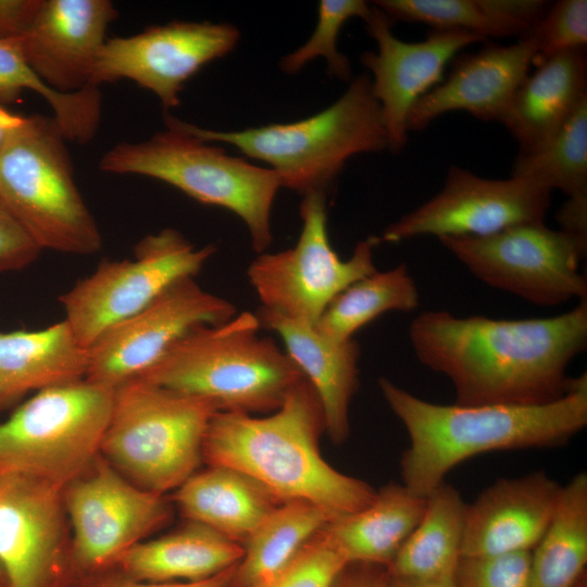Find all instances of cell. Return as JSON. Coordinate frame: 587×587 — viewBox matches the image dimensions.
<instances>
[{
    "label": "cell",
    "mask_w": 587,
    "mask_h": 587,
    "mask_svg": "<svg viewBox=\"0 0 587 587\" xmlns=\"http://www.w3.org/2000/svg\"><path fill=\"white\" fill-rule=\"evenodd\" d=\"M426 498L403 484L389 483L376 490L363 509L330 521L324 528L348 564L387 567L422 519Z\"/></svg>",
    "instance_id": "obj_27"
},
{
    "label": "cell",
    "mask_w": 587,
    "mask_h": 587,
    "mask_svg": "<svg viewBox=\"0 0 587 587\" xmlns=\"http://www.w3.org/2000/svg\"><path fill=\"white\" fill-rule=\"evenodd\" d=\"M551 192L525 178H485L453 165L441 190L389 224L379 240L395 243L425 235L479 237L517 224L544 222Z\"/></svg>",
    "instance_id": "obj_16"
},
{
    "label": "cell",
    "mask_w": 587,
    "mask_h": 587,
    "mask_svg": "<svg viewBox=\"0 0 587 587\" xmlns=\"http://www.w3.org/2000/svg\"><path fill=\"white\" fill-rule=\"evenodd\" d=\"M587 563V474L565 486L552 519L530 552V587H574Z\"/></svg>",
    "instance_id": "obj_30"
},
{
    "label": "cell",
    "mask_w": 587,
    "mask_h": 587,
    "mask_svg": "<svg viewBox=\"0 0 587 587\" xmlns=\"http://www.w3.org/2000/svg\"><path fill=\"white\" fill-rule=\"evenodd\" d=\"M0 587H8L5 575L0 566Z\"/></svg>",
    "instance_id": "obj_45"
},
{
    "label": "cell",
    "mask_w": 587,
    "mask_h": 587,
    "mask_svg": "<svg viewBox=\"0 0 587 587\" xmlns=\"http://www.w3.org/2000/svg\"><path fill=\"white\" fill-rule=\"evenodd\" d=\"M235 567L208 579L175 583L143 582L111 567L79 579L73 587H230Z\"/></svg>",
    "instance_id": "obj_40"
},
{
    "label": "cell",
    "mask_w": 587,
    "mask_h": 587,
    "mask_svg": "<svg viewBox=\"0 0 587 587\" xmlns=\"http://www.w3.org/2000/svg\"><path fill=\"white\" fill-rule=\"evenodd\" d=\"M217 408L210 401L141 378L114 391L100 454L135 485L176 490L199 466Z\"/></svg>",
    "instance_id": "obj_8"
},
{
    "label": "cell",
    "mask_w": 587,
    "mask_h": 587,
    "mask_svg": "<svg viewBox=\"0 0 587 587\" xmlns=\"http://www.w3.org/2000/svg\"><path fill=\"white\" fill-rule=\"evenodd\" d=\"M255 314L261 327L279 335L285 351L313 388L322 409L324 429L332 441L345 442L350 434V402L359 384V344L354 338L332 339L313 324L262 308Z\"/></svg>",
    "instance_id": "obj_22"
},
{
    "label": "cell",
    "mask_w": 587,
    "mask_h": 587,
    "mask_svg": "<svg viewBox=\"0 0 587 587\" xmlns=\"http://www.w3.org/2000/svg\"><path fill=\"white\" fill-rule=\"evenodd\" d=\"M438 240L477 279L530 303L553 307L587 298V279L579 271L587 238L534 222L487 236Z\"/></svg>",
    "instance_id": "obj_11"
},
{
    "label": "cell",
    "mask_w": 587,
    "mask_h": 587,
    "mask_svg": "<svg viewBox=\"0 0 587 587\" xmlns=\"http://www.w3.org/2000/svg\"><path fill=\"white\" fill-rule=\"evenodd\" d=\"M22 115H17L8 111L0 104V150L14 127L22 121Z\"/></svg>",
    "instance_id": "obj_43"
},
{
    "label": "cell",
    "mask_w": 587,
    "mask_h": 587,
    "mask_svg": "<svg viewBox=\"0 0 587 587\" xmlns=\"http://www.w3.org/2000/svg\"><path fill=\"white\" fill-rule=\"evenodd\" d=\"M378 386L410 446L400 461L403 485L428 497L465 460L491 451L551 448L587 425V375L562 398L542 404L461 405L423 400L388 378Z\"/></svg>",
    "instance_id": "obj_2"
},
{
    "label": "cell",
    "mask_w": 587,
    "mask_h": 587,
    "mask_svg": "<svg viewBox=\"0 0 587 587\" xmlns=\"http://www.w3.org/2000/svg\"><path fill=\"white\" fill-rule=\"evenodd\" d=\"M373 4L391 22L421 23L436 30H465L485 40L504 37L484 0H377Z\"/></svg>",
    "instance_id": "obj_35"
},
{
    "label": "cell",
    "mask_w": 587,
    "mask_h": 587,
    "mask_svg": "<svg viewBox=\"0 0 587 587\" xmlns=\"http://www.w3.org/2000/svg\"><path fill=\"white\" fill-rule=\"evenodd\" d=\"M389 577V576H388ZM389 587H455L453 579L434 583H413L389 578Z\"/></svg>",
    "instance_id": "obj_44"
},
{
    "label": "cell",
    "mask_w": 587,
    "mask_h": 587,
    "mask_svg": "<svg viewBox=\"0 0 587 587\" xmlns=\"http://www.w3.org/2000/svg\"><path fill=\"white\" fill-rule=\"evenodd\" d=\"M237 314L228 300L184 278L141 311L117 323L89 348L85 378L116 389L140 377L187 333Z\"/></svg>",
    "instance_id": "obj_14"
},
{
    "label": "cell",
    "mask_w": 587,
    "mask_h": 587,
    "mask_svg": "<svg viewBox=\"0 0 587 587\" xmlns=\"http://www.w3.org/2000/svg\"><path fill=\"white\" fill-rule=\"evenodd\" d=\"M117 15L109 0H40L21 36L27 64L58 92L73 93L91 86L107 29Z\"/></svg>",
    "instance_id": "obj_19"
},
{
    "label": "cell",
    "mask_w": 587,
    "mask_h": 587,
    "mask_svg": "<svg viewBox=\"0 0 587 587\" xmlns=\"http://www.w3.org/2000/svg\"><path fill=\"white\" fill-rule=\"evenodd\" d=\"M586 99V48L565 51L527 75L501 124L516 140L517 154H527L550 140Z\"/></svg>",
    "instance_id": "obj_23"
},
{
    "label": "cell",
    "mask_w": 587,
    "mask_h": 587,
    "mask_svg": "<svg viewBox=\"0 0 587 587\" xmlns=\"http://www.w3.org/2000/svg\"><path fill=\"white\" fill-rule=\"evenodd\" d=\"M334 587H389V577L383 566L352 563L344 570Z\"/></svg>",
    "instance_id": "obj_42"
},
{
    "label": "cell",
    "mask_w": 587,
    "mask_h": 587,
    "mask_svg": "<svg viewBox=\"0 0 587 587\" xmlns=\"http://www.w3.org/2000/svg\"><path fill=\"white\" fill-rule=\"evenodd\" d=\"M65 140L52 116H23L0 150V202L41 250L92 254L102 236L75 184Z\"/></svg>",
    "instance_id": "obj_7"
},
{
    "label": "cell",
    "mask_w": 587,
    "mask_h": 587,
    "mask_svg": "<svg viewBox=\"0 0 587 587\" xmlns=\"http://www.w3.org/2000/svg\"><path fill=\"white\" fill-rule=\"evenodd\" d=\"M63 502L75 584L113 567L172 515L164 495L135 485L101 454L64 488Z\"/></svg>",
    "instance_id": "obj_13"
},
{
    "label": "cell",
    "mask_w": 587,
    "mask_h": 587,
    "mask_svg": "<svg viewBox=\"0 0 587 587\" xmlns=\"http://www.w3.org/2000/svg\"><path fill=\"white\" fill-rule=\"evenodd\" d=\"M409 338L419 361L452 383L457 404L548 403L577 382L567 369L587 347V299L560 315L520 320L429 310L411 322Z\"/></svg>",
    "instance_id": "obj_1"
},
{
    "label": "cell",
    "mask_w": 587,
    "mask_h": 587,
    "mask_svg": "<svg viewBox=\"0 0 587 587\" xmlns=\"http://www.w3.org/2000/svg\"><path fill=\"white\" fill-rule=\"evenodd\" d=\"M260 328L248 311L196 327L138 378L205 399L218 411L271 413L304 376Z\"/></svg>",
    "instance_id": "obj_4"
},
{
    "label": "cell",
    "mask_w": 587,
    "mask_h": 587,
    "mask_svg": "<svg viewBox=\"0 0 587 587\" xmlns=\"http://www.w3.org/2000/svg\"><path fill=\"white\" fill-rule=\"evenodd\" d=\"M324 528L280 571L250 587H334L349 564Z\"/></svg>",
    "instance_id": "obj_36"
},
{
    "label": "cell",
    "mask_w": 587,
    "mask_h": 587,
    "mask_svg": "<svg viewBox=\"0 0 587 587\" xmlns=\"http://www.w3.org/2000/svg\"><path fill=\"white\" fill-rule=\"evenodd\" d=\"M535 54L534 41L524 36L511 45L490 43L454 58L449 75L411 110L408 132L424 129L440 115L454 111L501 123L529 74Z\"/></svg>",
    "instance_id": "obj_20"
},
{
    "label": "cell",
    "mask_w": 587,
    "mask_h": 587,
    "mask_svg": "<svg viewBox=\"0 0 587 587\" xmlns=\"http://www.w3.org/2000/svg\"><path fill=\"white\" fill-rule=\"evenodd\" d=\"M324 419L304 378L267 415L217 411L208 426L202 458L249 476L278 501H304L334 519L366 507L376 490L322 457Z\"/></svg>",
    "instance_id": "obj_3"
},
{
    "label": "cell",
    "mask_w": 587,
    "mask_h": 587,
    "mask_svg": "<svg viewBox=\"0 0 587 587\" xmlns=\"http://www.w3.org/2000/svg\"><path fill=\"white\" fill-rule=\"evenodd\" d=\"M164 122L165 130L108 150L100 171L158 179L201 203L226 209L245 223L252 249L266 250L273 240L272 207L282 187L277 174L187 133L167 112Z\"/></svg>",
    "instance_id": "obj_6"
},
{
    "label": "cell",
    "mask_w": 587,
    "mask_h": 587,
    "mask_svg": "<svg viewBox=\"0 0 587 587\" xmlns=\"http://www.w3.org/2000/svg\"><path fill=\"white\" fill-rule=\"evenodd\" d=\"M25 90L40 95L52 110L64 138L88 143L97 134L102 115L100 89L88 86L73 93L48 87L27 64L21 36L0 40V104L17 101Z\"/></svg>",
    "instance_id": "obj_31"
},
{
    "label": "cell",
    "mask_w": 587,
    "mask_h": 587,
    "mask_svg": "<svg viewBox=\"0 0 587 587\" xmlns=\"http://www.w3.org/2000/svg\"><path fill=\"white\" fill-rule=\"evenodd\" d=\"M300 216L296 246L261 253L249 265L247 276L262 309L314 325L333 299L377 271L373 252L380 240L369 236L342 260L328 238L326 193L322 191L303 196Z\"/></svg>",
    "instance_id": "obj_10"
},
{
    "label": "cell",
    "mask_w": 587,
    "mask_h": 587,
    "mask_svg": "<svg viewBox=\"0 0 587 587\" xmlns=\"http://www.w3.org/2000/svg\"><path fill=\"white\" fill-rule=\"evenodd\" d=\"M511 176L587 203V99L541 148L516 155Z\"/></svg>",
    "instance_id": "obj_33"
},
{
    "label": "cell",
    "mask_w": 587,
    "mask_h": 587,
    "mask_svg": "<svg viewBox=\"0 0 587 587\" xmlns=\"http://www.w3.org/2000/svg\"><path fill=\"white\" fill-rule=\"evenodd\" d=\"M333 520L327 511L313 503L280 502L246 540L230 587H250L270 578Z\"/></svg>",
    "instance_id": "obj_29"
},
{
    "label": "cell",
    "mask_w": 587,
    "mask_h": 587,
    "mask_svg": "<svg viewBox=\"0 0 587 587\" xmlns=\"http://www.w3.org/2000/svg\"><path fill=\"white\" fill-rule=\"evenodd\" d=\"M174 501L187 521L205 525L241 545L280 503L243 473L209 465L176 490Z\"/></svg>",
    "instance_id": "obj_26"
},
{
    "label": "cell",
    "mask_w": 587,
    "mask_h": 587,
    "mask_svg": "<svg viewBox=\"0 0 587 587\" xmlns=\"http://www.w3.org/2000/svg\"><path fill=\"white\" fill-rule=\"evenodd\" d=\"M561 488L542 471L490 485L466 504L461 558L532 552L552 519Z\"/></svg>",
    "instance_id": "obj_21"
},
{
    "label": "cell",
    "mask_w": 587,
    "mask_h": 587,
    "mask_svg": "<svg viewBox=\"0 0 587 587\" xmlns=\"http://www.w3.org/2000/svg\"><path fill=\"white\" fill-rule=\"evenodd\" d=\"M535 43L533 65L587 45V1L561 0L549 5L541 20L526 35Z\"/></svg>",
    "instance_id": "obj_37"
},
{
    "label": "cell",
    "mask_w": 587,
    "mask_h": 587,
    "mask_svg": "<svg viewBox=\"0 0 587 587\" xmlns=\"http://www.w3.org/2000/svg\"><path fill=\"white\" fill-rule=\"evenodd\" d=\"M174 121L202 140L228 143L268 164L282 187L303 196L325 192L351 157L388 149L379 104L366 73L353 78L332 105L292 123L215 130L175 116Z\"/></svg>",
    "instance_id": "obj_5"
},
{
    "label": "cell",
    "mask_w": 587,
    "mask_h": 587,
    "mask_svg": "<svg viewBox=\"0 0 587 587\" xmlns=\"http://www.w3.org/2000/svg\"><path fill=\"white\" fill-rule=\"evenodd\" d=\"M215 251L212 245L195 247L174 228L150 234L137 242L133 259L102 262L63 294L64 320L89 349L175 283L195 277Z\"/></svg>",
    "instance_id": "obj_12"
},
{
    "label": "cell",
    "mask_w": 587,
    "mask_h": 587,
    "mask_svg": "<svg viewBox=\"0 0 587 587\" xmlns=\"http://www.w3.org/2000/svg\"><path fill=\"white\" fill-rule=\"evenodd\" d=\"M41 249L0 202V272L33 263Z\"/></svg>",
    "instance_id": "obj_39"
},
{
    "label": "cell",
    "mask_w": 587,
    "mask_h": 587,
    "mask_svg": "<svg viewBox=\"0 0 587 587\" xmlns=\"http://www.w3.org/2000/svg\"><path fill=\"white\" fill-rule=\"evenodd\" d=\"M89 349L63 320L38 330L0 333V407L32 390L85 378Z\"/></svg>",
    "instance_id": "obj_24"
},
{
    "label": "cell",
    "mask_w": 587,
    "mask_h": 587,
    "mask_svg": "<svg viewBox=\"0 0 587 587\" xmlns=\"http://www.w3.org/2000/svg\"><path fill=\"white\" fill-rule=\"evenodd\" d=\"M242 554V545L188 521L167 535L135 545L113 567L143 582H199L236 566Z\"/></svg>",
    "instance_id": "obj_25"
},
{
    "label": "cell",
    "mask_w": 587,
    "mask_h": 587,
    "mask_svg": "<svg viewBox=\"0 0 587 587\" xmlns=\"http://www.w3.org/2000/svg\"><path fill=\"white\" fill-rule=\"evenodd\" d=\"M466 503L442 483L428 497L424 514L386 567L391 579L434 583L454 578L461 559Z\"/></svg>",
    "instance_id": "obj_28"
},
{
    "label": "cell",
    "mask_w": 587,
    "mask_h": 587,
    "mask_svg": "<svg viewBox=\"0 0 587 587\" xmlns=\"http://www.w3.org/2000/svg\"><path fill=\"white\" fill-rule=\"evenodd\" d=\"M114 391L86 378L37 391L0 423V475L64 489L100 454Z\"/></svg>",
    "instance_id": "obj_9"
},
{
    "label": "cell",
    "mask_w": 587,
    "mask_h": 587,
    "mask_svg": "<svg viewBox=\"0 0 587 587\" xmlns=\"http://www.w3.org/2000/svg\"><path fill=\"white\" fill-rule=\"evenodd\" d=\"M63 490L33 477L0 475V566L8 587H73Z\"/></svg>",
    "instance_id": "obj_17"
},
{
    "label": "cell",
    "mask_w": 587,
    "mask_h": 587,
    "mask_svg": "<svg viewBox=\"0 0 587 587\" xmlns=\"http://www.w3.org/2000/svg\"><path fill=\"white\" fill-rule=\"evenodd\" d=\"M230 23L175 21L128 37L107 39L92 71L91 86L129 79L153 92L168 111L180 103L185 83L205 64L237 46Z\"/></svg>",
    "instance_id": "obj_15"
},
{
    "label": "cell",
    "mask_w": 587,
    "mask_h": 587,
    "mask_svg": "<svg viewBox=\"0 0 587 587\" xmlns=\"http://www.w3.org/2000/svg\"><path fill=\"white\" fill-rule=\"evenodd\" d=\"M371 11L372 5L363 0L320 1L313 34L304 45L282 59L280 68L286 74H296L310 61L324 58L329 75L349 80L351 66L349 59L338 50V36L348 20L360 17L365 21Z\"/></svg>",
    "instance_id": "obj_34"
},
{
    "label": "cell",
    "mask_w": 587,
    "mask_h": 587,
    "mask_svg": "<svg viewBox=\"0 0 587 587\" xmlns=\"http://www.w3.org/2000/svg\"><path fill=\"white\" fill-rule=\"evenodd\" d=\"M455 587H530V552L462 557Z\"/></svg>",
    "instance_id": "obj_38"
},
{
    "label": "cell",
    "mask_w": 587,
    "mask_h": 587,
    "mask_svg": "<svg viewBox=\"0 0 587 587\" xmlns=\"http://www.w3.org/2000/svg\"><path fill=\"white\" fill-rule=\"evenodd\" d=\"M377 51L361 55L371 72L372 91L379 104L388 149L399 152L408 140V117L416 102L444 79L447 65L465 47L484 41L465 30H436L417 42L397 38L392 22L374 4L365 20Z\"/></svg>",
    "instance_id": "obj_18"
},
{
    "label": "cell",
    "mask_w": 587,
    "mask_h": 587,
    "mask_svg": "<svg viewBox=\"0 0 587 587\" xmlns=\"http://www.w3.org/2000/svg\"><path fill=\"white\" fill-rule=\"evenodd\" d=\"M420 305V292L404 264L353 283L324 310L316 329L339 341L349 340L364 325L390 311L410 312Z\"/></svg>",
    "instance_id": "obj_32"
},
{
    "label": "cell",
    "mask_w": 587,
    "mask_h": 587,
    "mask_svg": "<svg viewBox=\"0 0 587 587\" xmlns=\"http://www.w3.org/2000/svg\"><path fill=\"white\" fill-rule=\"evenodd\" d=\"M0 409H1V407H0Z\"/></svg>",
    "instance_id": "obj_46"
},
{
    "label": "cell",
    "mask_w": 587,
    "mask_h": 587,
    "mask_svg": "<svg viewBox=\"0 0 587 587\" xmlns=\"http://www.w3.org/2000/svg\"><path fill=\"white\" fill-rule=\"evenodd\" d=\"M39 4L40 0H0V40L22 36Z\"/></svg>",
    "instance_id": "obj_41"
}]
</instances>
